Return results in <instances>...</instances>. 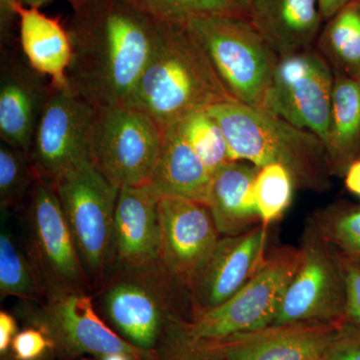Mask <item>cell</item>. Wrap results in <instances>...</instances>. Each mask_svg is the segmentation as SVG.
<instances>
[{
  "label": "cell",
  "mask_w": 360,
  "mask_h": 360,
  "mask_svg": "<svg viewBox=\"0 0 360 360\" xmlns=\"http://www.w3.org/2000/svg\"><path fill=\"white\" fill-rule=\"evenodd\" d=\"M70 32V89L96 108L129 105L158 35V20L129 0H86Z\"/></svg>",
  "instance_id": "6da1fadb"
},
{
  "label": "cell",
  "mask_w": 360,
  "mask_h": 360,
  "mask_svg": "<svg viewBox=\"0 0 360 360\" xmlns=\"http://www.w3.org/2000/svg\"><path fill=\"white\" fill-rule=\"evenodd\" d=\"M186 21L158 20V35L129 105L165 131L198 111L233 101Z\"/></svg>",
  "instance_id": "7a4b0ae2"
},
{
  "label": "cell",
  "mask_w": 360,
  "mask_h": 360,
  "mask_svg": "<svg viewBox=\"0 0 360 360\" xmlns=\"http://www.w3.org/2000/svg\"><path fill=\"white\" fill-rule=\"evenodd\" d=\"M226 139L231 160L258 167L283 165L296 188L326 193L331 187L328 153L323 141L264 108L226 101L207 108Z\"/></svg>",
  "instance_id": "3957f363"
},
{
  "label": "cell",
  "mask_w": 360,
  "mask_h": 360,
  "mask_svg": "<svg viewBox=\"0 0 360 360\" xmlns=\"http://www.w3.org/2000/svg\"><path fill=\"white\" fill-rule=\"evenodd\" d=\"M186 22L229 94L238 103L264 108L281 58L250 18L210 13L193 16Z\"/></svg>",
  "instance_id": "277c9868"
},
{
  "label": "cell",
  "mask_w": 360,
  "mask_h": 360,
  "mask_svg": "<svg viewBox=\"0 0 360 360\" xmlns=\"http://www.w3.org/2000/svg\"><path fill=\"white\" fill-rule=\"evenodd\" d=\"M124 271V276L103 291L101 310L110 328L123 340L153 354L170 319L177 314L186 316L174 296L177 292L189 295L160 266Z\"/></svg>",
  "instance_id": "5b68a950"
},
{
  "label": "cell",
  "mask_w": 360,
  "mask_h": 360,
  "mask_svg": "<svg viewBox=\"0 0 360 360\" xmlns=\"http://www.w3.org/2000/svg\"><path fill=\"white\" fill-rule=\"evenodd\" d=\"M52 186L85 271L99 276L112 257L113 222L120 187L92 160L66 172Z\"/></svg>",
  "instance_id": "8992f818"
},
{
  "label": "cell",
  "mask_w": 360,
  "mask_h": 360,
  "mask_svg": "<svg viewBox=\"0 0 360 360\" xmlns=\"http://www.w3.org/2000/svg\"><path fill=\"white\" fill-rule=\"evenodd\" d=\"M298 262L300 248L283 246L272 251L257 274L231 300L188 319L191 333L200 340L219 341L270 326Z\"/></svg>",
  "instance_id": "52a82bcc"
},
{
  "label": "cell",
  "mask_w": 360,
  "mask_h": 360,
  "mask_svg": "<svg viewBox=\"0 0 360 360\" xmlns=\"http://www.w3.org/2000/svg\"><path fill=\"white\" fill-rule=\"evenodd\" d=\"M162 129L130 105L97 108L91 158L116 186L148 184L163 139Z\"/></svg>",
  "instance_id": "ba28073f"
},
{
  "label": "cell",
  "mask_w": 360,
  "mask_h": 360,
  "mask_svg": "<svg viewBox=\"0 0 360 360\" xmlns=\"http://www.w3.org/2000/svg\"><path fill=\"white\" fill-rule=\"evenodd\" d=\"M298 248L297 269L272 324L347 321L342 258L310 221Z\"/></svg>",
  "instance_id": "9c48e42d"
},
{
  "label": "cell",
  "mask_w": 360,
  "mask_h": 360,
  "mask_svg": "<svg viewBox=\"0 0 360 360\" xmlns=\"http://www.w3.org/2000/svg\"><path fill=\"white\" fill-rule=\"evenodd\" d=\"M53 343V355L65 360L108 354H129L142 360L155 355L130 345L101 319L91 298L78 288L51 290L49 302L27 316Z\"/></svg>",
  "instance_id": "30bf717a"
},
{
  "label": "cell",
  "mask_w": 360,
  "mask_h": 360,
  "mask_svg": "<svg viewBox=\"0 0 360 360\" xmlns=\"http://www.w3.org/2000/svg\"><path fill=\"white\" fill-rule=\"evenodd\" d=\"M96 108L70 86L49 87L30 148L35 174L53 184L66 172L91 161Z\"/></svg>",
  "instance_id": "8fae6325"
},
{
  "label": "cell",
  "mask_w": 360,
  "mask_h": 360,
  "mask_svg": "<svg viewBox=\"0 0 360 360\" xmlns=\"http://www.w3.org/2000/svg\"><path fill=\"white\" fill-rule=\"evenodd\" d=\"M333 84V68L315 47L283 56L265 97L264 110L309 130L326 143Z\"/></svg>",
  "instance_id": "7c38bea8"
},
{
  "label": "cell",
  "mask_w": 360,
  "mask_h": 360,
  "mask_svg": "<svg viewBox=\"0 0 360 360\" xmlns=\"http://www.w3.org/2000/svg\"><path fill=\"white\" fill-rule=\"evenodd\" d=\"M160 266L189 295L219 245L220 233L210 207L186 198H160Z\"/></svg>",
  "instance_id": "4fadbf2b"
},
{
  "label": "cell",
  "mask_w": 360,
  "mask_h": 360,
  "mask_svg": "<svg viewBox=\"0 0 360 360\" xmlns=\"http://www.w3.org/2000/svg\"><path fill=\"white\" fill-rule=\"evenodd\" d=\"M269 226L257 224L238 236H222L189 291L193 314L231 300L264 264Z\"/></svg>",
  "instance_id": "5bb4252c"
},
{
  "label": "cell",
  "mask_w": 360,
  "mask_h": 360,
  "mask_svg": "<svg viewBox=\"0 0 360 360\" xmlns=\"http://www.w3.org/2000/svg\"><path fill=\"white\" fill-rule=\"evenodd\" d=\"M30 219L37 264L49 290L78 288L85 270L75 238L56 188L39 177L32 188Z\"/></svg>",
  "instance_id": "9a60e30c"
},
{
  "label": "cell",
  "mask_w": 360,
  "mask_h": 360,
  "mask_svg": "<svg viewBox=\"0 0 360 360\" xmlns=\"http://www.w3.org/2000/svg\"><path fill=\"white\" fill-rule=\"evenodd\" d=\"M341 322L270 324L212 342L226 360H322Z\"/></svg>",
  "instance_id": "2e32d148"
},
{
  "label": "cell",
  "mask_w": 360,
  "mask_h": 360,
  "mask_svg": "<svg viewBox=\"0 0 360 360\" xmlns=\"http://www.w3.org/2000/svg\"><path fill=\"white\" fill-rule=\"evenodd\" d=\"M158 200L160 198L148 184L120 187L113 222L112 255L124 270L160 266Z\"/></svg>",
  "instance_id": "e0dca14e"
},
{
  "label": "cell",
  "mask_w": 360,
  "mask_h": 360,
  "mask_svg": "<svg viewBox=\"0 0 360 360\" xmlns=\"http://www.w3.org/2000/svg\"><path fill=\"white\" fill-rule=\"evenodd\" d=\"M0 139L30 153L51 84L14 53L1 56Z\"/></svg>",
  "instance_id": "ac0fdd59"
},
{
  "label": "cell",
  "mask_w": 360,
  "mask_h": 360,
  "mask_svg": "<svg viewBox=\"0 0 360 360\" xmlns=\"http://www.w3.org/2000/svg\"><path fill=\"white\" fill-rule=\"evenodd\" d=\"M248 16L279 58L314 49L324 22L317 0H252Z\"/></svg>",
  "instance_id": "d6986e66"
},
{
  "label": "cell",
  "mask_w": 360,
  "mask_h": 360,
  "mask_svg": "<svg viewBox=\"0 0 360 360\" xmlns=\"http://www.w3.org/2000/svg\"><path fill=\"white\" fill-rule=\"evenodd\" d=\"M13 13L20 18V44L28 65L51 79L52 86H70L68 72L72 58L70 35L58 18L42 13L37 7L18 0Z\"/></svg>",
  "instance_id": "ffe728a7"
},
{
  "label": "cell",
  "mask_w": 360,
  "mask_h": 360,
  "mask_svg": "<svg viewBox=\"0 0 360 360\" xmlns=\"http://www.w3.org/2000/svg\"><path fill=\"white\" fill-rule=\"evenodd\" d=\"M212 175L180 134L168 127L148 186L158 198H180L208 206Z\"/></svg>",
  "instance_id": "44dd1931"
},
{
  "label": "cell",
  "mask_w": 360,
  "mask_h": 360,
  "mask_svg": "<svg viewBox=\"0 0 360 360\" xmlns=\"http://www.w3.org/2000/svg\"><path fill=\"white\" fill-rule=\"evenodd\" d=\"M259 168L232 160L212 174L208 207L220 236H238L262 224L253 191Z\"/></svg>",
  "instance_id": "7402d4cb"
},
{
  "label": "cell",
  "mask_w": 360,
  "mask_h": 360,
  "mask_svg": "<svg viewBox=\"0 0 360 360\" xmlns=\"http://www.w3.org/2000/svg\"><path fill=\"white\" fill-rule=\"evenodd\" d=\"M335 73L326 146L333 176H345L360 158V82Z\"/></svg>",
  "instance_id": "603a6c76"
},
{
  "label": "cell",
  "mask_w": 360,
  "mask_h": 360,
  "mask_svg": "<svg viewBox=\"0 0 360 360\" xmlns=\"http://www.w3.org/2000/svg\"><path fill=\"white\" fill-rule=\"evenodd\" d=\"M315 49L333 72L360 82V0H352L326 21Z\"/></svg>",
  "instance_id": "cb8c5ba5"
},
{
  "label": "cell",
  "mask_w": 360,
  "mask_h": 360,
  "mask_svg": "<svg viewBox=\"0 0 360 360\" xmlns=\"http://www.w3.org/2000/svg\"><path fill=\"white\" fill-rule=\"evenodd\" d=\"M309 221L343 259L360 265V206H326Z\"/></svg>",
  "instance_id": "d4e9b609"
},
{
  "label": "cell",
  "mask_w": 360,
  "mask_h": 360,
  "mask_svg": "<svg viewBox=\"0 0 360 360\" xmlns=\"http://www.w3.org/2000/svg\"><path fill=\"white\" fill-rule=\"evenodd\" d=\"M176 125L210 174L232 161L224 131L207 110L193 113Z\"/></svg>",
  "instance_id": "484cf974"
},
{
  "label": "cell",
  "mask_w": 360,
  "mask_h": 360,
  "mask_svg": "<svg viewBox=\"0 0 360 360\" xmlns=\"http://www.w3.org/2000/svg\"><path fill=\"white\" fill-rule=\"evenodd\" d=\"M41 291V281L34 265L28 262L13 234L0 233V293L1 297H34Z\"/></svg>",
  "instance_id": "4316f807"
},
{
  "label": "cell",
  "mask_w": 360,
  "mask_h": 360,
  "mask_svg": "<svg viewBox=\"0 0 360 360\" xmlns=\"http://www.w3.org/2000/svg\"><path fill=\"white\" fill-rule=\"evenodd\" d=\"M295 184L283 165L270 163L259 168L255 182V200L262 224L270 226L283 217L292 202Z\"/></svg>",
  "instance_id": "83f0119b"
},
{
  "label": "cell",
  "mask_w": 360,
  "mask_h": 360,
  "mask_svg": "<svg viewBox=\"0 0 360 360\" xmlns=\"http://www.w3.org/2000/svg\"><path fill=\"white\" fill-rule=\"evenodd\" d=\"M153 355L155 360H226L212 341L191 333L188 319L181 314L168 322Z\"/></svg>",
  "instance_id": "f1b7e54d"
},
{
  "label": "cell",
  "mask_w": 360,
  "mask_h": 360,
  "mask_svg": "<svg viewBox=\"0 0 360 360\" xmlns=\"http://www.w3.org/2000/svg\"><path fill=\"white\" fill-rule=\"evenodd\" d=\"M37 179L28 151L0 144V202L2 210L20 202Z\"/></svg>",
  "instance_id": "f546056e"
},
{
  "label": "cell",
  "mask_w": 360,
  "mask_h": 360,
  "mask_svg": "<svg viewBox=\"0 0 360 360\" xmlns=\"http://www.w3.org/2000/svg\"><path fill=\"white\" fill-rule=\"evenodd\" d=\"M155 20L184 22L201 14L245 15L229 0H129Z\"/></svg>",
  "instance_id": "4dcf8cb0"
},
{
  "label": "cell",
  "mask_w": 360,
  "mask_h": 360,
  "mask_svg": "<svg viewBox=\"0 0 360 360\" xmlns=\"http://www.w3.org/2000/svg\"><path fill=\"white\" fill-rule=\"evenodd\" d=\"M9 354L14 360H41L53 355V343L44 329L28 324L14 338Z\"/></svg>",
  "instance_id": "1f68e13d"
},
{
  "label": "cell",
  "mask_w": 360,
  "mask_h": 360,
  "mask_svg": "<svg viewBox=\"0 0 360 360\" xmlns=\"http://www.w3.org/2000/svg\"><path fill=\"white\" fill-rule=\"evenodd\" d=\"M322 360H360V323L341 322Z\"/></svg>",
  "instance_id": "d6a6232c"
},
{
  "label": "cell",
  "mask_w": 360,
  "mask_h": 360,
  "mask_svg": "<svg viewBox=\"0 0 360 360\" xmlns=\"http://www.w3.org/2000/svg\"><path fill=\"white\" fill-rule=\"evenodd\" d=\"M342 262L347 291L345 319L360 323V265L352 264L343 258Z\"/></svg>",
  "instance_id": "836d02e7"
},
{
  "label": "cell",
  "mask_w": 360,
  "mask_h": 360,
  "mask_svg": "<svg viewBox=\"0 0 360 360\" xmlns=\"http://www.w3.org/2000/svg\"><path fill=\"white\" fill-rule=\"evenodd\" d=\"M18 333V321L13 314L0 311V355L6 356L9 354L11 345L15 335Z\"/></svg>",
  "instance_id": "e575fe53"
},
{
  "label": "cell",
  "mask_w": 360,
  "mask_h": 360,
  "mask_svg": "<svg viewBox=\"0 0 360 360\" xmlns=\"http://www.w3.org/2000/svg\"><path fill=\"white\" fill-rule=\"evenodd\" d=\"M345 181L348 191L360 198V158L347 168L345 174Z\"/></svg>",
  "instance_id": "d590c367"
},
{
  "label": "cell",
  "mask_w": 360,
  "mask_h": 360,
  "mask_svg": "<svg viewBox=\"0 0 360 360\" xmlns=\"http://www.w3.org/2000/svg\"><path fill=\"white\" fill-rule=\"evenodd\" d=\"M352 0H317L323 20H328Z\"/></svg>",
  "instance_id": "8d00e7d4"
},
{
  "label": "cell",
  "mask_w": 360,
  "mask_h": 360,
  "mask_svg": "<svg viewBox=\"0 0 360 360\" xmlns=\"http://www.w3.org/2000/svg\"><path fill=\"white\" fill-rule=\"evenodd\" d=\"M20 1L22 2L26 6L37 7V8H39L40 6L49 4L52 0H20ZM68 1H70L73 6H77V4H82V2L86 1V0H68Z\"/></svg>",
  "instance_id": "74e56055"
},
{
  "label": "cell",
  "mask_w": 360,
  "mask_h": 360,
  "mask_svg": "<svg viewBox=\"0 0 360 360\" xmlns=\"http://www.w3.org/2000/svg\"><path fill=\"white\" fill-rule=\"evenodd\" d=\"M229 1L233 4L234 6L238 7L241 13H245L248 16L252 0H229Z\"/></svg>",
  "instance_id": "f35d334b"
},
{
  "label": "cell",
  "mask_w": 360,
  "mask_h": 360,
  "mask_svg": "<svg viewBox=\"0 0 360 360\" xmlns=\"http://www.w3.org/2000/svg\"><path fill=\"white\" fill-rule=\"evenodd\" d=\"M14 1H18V0H1L2 9H4V11H6V13H13V8H11V6H13V4Z\"/></svg>",
  "instance_id": "ab89813d"
},
{
  "label": "cell",
  "mask_w": 360,
  "mask_h": 360,
  "mask_svg": "<svg viewBox=\"0 0 360 360\" xmlns=\"http://www.w3.org/2000/svg\"><path fill=\"white\" fill-rule=\"evenodd\" d=\"M52 355H49V356L45 357V359L41 360H52L51 359ZM1 360H14L13 359V356H11V354L6 355V356H2Z\"/></svg>",
  "instance_id": "60d3db41"
},
{
  "label": "cell",
  "mask_w": 360,
  "mask_h": 360,
  "mask_svg": "<svg viewBox=\"0 0 360 360\" xmlns=\"http://www.w3.org/2000/svg\"><path fill=\"white\" fill-rule=\"evenodd\" d=\"M73 360H89V359H85L84 357H82V359H73Z\"/></svg>",
  "instance_id": "b9f144b4"
}]
</instances>
